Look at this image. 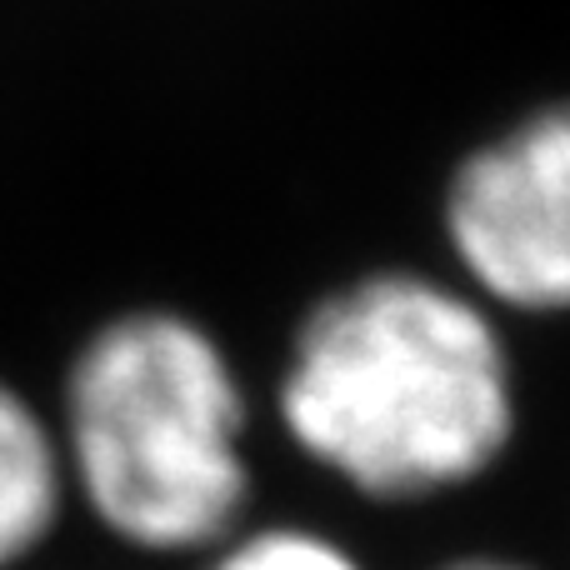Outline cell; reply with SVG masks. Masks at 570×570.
Segmentation results:
<instances>
[{
  "label": "cell",
  "instance_id": "8992f818",
  "mask_svg": "<svg viewBox=\"0 0 570 570\" xmlns=\"http://www.w3.org/2000/svg\"><path fill=\"white\" fill-rule=\"evenodd\" d=\"M425 570H546V566L505 556V551H461V556H445V561H435Z\"/></svg>",
  "mask_w": 570,
  "mask_h": 570
},
{
  "label": "cell",
  "instance_id": "7a4b0ae2",
  "mask_svg": "<svg viewBox=\"0 0 570 570\" xmlns=\"http://www.w3.org/2000/svg\"><path fill=\"white\" fill-rule=\"evenodd\" d=\"M50 421L70 511L136 561H196L256 515L246 375L176 305L100 321L66 361Z\"/></svg>",
  "mask_w": 570,
  "mask_h": 570
},
{
  "label": "cell",
  "instance_id": "5b68a950",
  "mask_svg": "<svg viewBox=\"0 0 570 570\" xmlns=\"http://www.w3.org/2000/svg\"><path fill=\"white\" fill-rule=\"evenodd\" d=\"M196 570H375L355 541L305 515H250L190 561Z\"/></svg>",
  "mask_w": 570,
  "mask_h": 570
},
{
  "label": "cell",
  "instance_id": "3957f363",
  "mask_svg": "<svg viewBox=\"0 0 570 570\" xmlns=\"http://www.w3.org/2000/svg\"><path fill=\"white\" fill-rule=\"evenodd\" d=\"M441 230L455 281L495 315H570V100L495 130L455 166Z\"/></svg>",
  "mask_w": 570,
  "mask_h": 570
},
{
  "label": "cell",
  "instance_id": "277c9868",
  "mask_svg": "<svg viewBox=\"0 0 570 570\" xmlns=\"http://www.w3.org/2000/svg\"><path fill=\"white\" fill-rule=\"evenodd\" d=\"M70 521L56 421L0 375V570H30Z\"/></svg>",
  "mask_w": 570,
  "mask_h": 570
},
{
  "label": "cell",
  "instance_id": "6da1fadb",
  "mask_svg": "<svg viewBox=\"0 0 570 570\" xmlns=\"http://www.w3.org/2000/svg\"><path fill=\"white\" fill-rule=\"evenodd\" d=\"M271 411L305 465L395 511L481 485L515 445L521 385L481 295L431 271H371L301 315Z\"/></svg>",
  "mask_w": 570,
  "mask_h": 570
}]
</instances>
